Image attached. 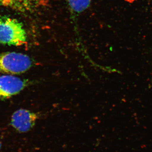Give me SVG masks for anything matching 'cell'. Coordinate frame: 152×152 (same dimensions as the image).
<instances>
[{"instance_id":"4","label":"cell","mask_w":152,"mask_h":152,"mask_svg":"<svg viewBox=\"0 0 152 152\" xmlns=\"http://www.w3.org/2000/svg\"><path fill=\"white\" fill-rule=\"evenodd\" d=\"M28 82L12 75L0 76V99H7L20 92Z\"/></svg>"},{"instance_id":"6","label":"cell","mask_w":152,"mask_h":152,"mask_svg":"<svg viewBox=\"0 0 152 152\" xmlns=\"http://www.w3.org/2000/svg\"><path fill=\"white\" fill-rule=\"evenodd\" d=\"M72 13L76 15L84 12L91 5V0H65Z\"/></svg>"},{"instance_id":"3","label":"cell","mask_w":152,"mask_h":152,"mask_svg":"<svg viewBox=\"0 0 152 152\" xmlns=\"http://www.w3.org/2000/svg\"><path fill=\"white\" fill-rule=\"evenodd\" d=\"M40 115L26 109H20L12 114L11 120L12 126L19 133L28 132L35 126Z\"/></svg>"},{"instance_id":"5","label":"cell","mask_w":152,"mask_h":152,"mask_svg":"<svg viewBox=\"0 0 152 152\" xmlns=\"http://www.w3.org/2000/svg\"><path fill=\"white\" fill-rule=\"evenodd\" d=\"M45 5V0H0V6L23 13L34 12Z\"/></svg>"},{"instance_id":"2","label":"cell","mask_w":152,"mask_h":152,"mask_svg":"<svg viewBox=\"0 0 152 152\" xmlns=\"http://www.w3.org/2000/svg\"><path fill=\"white\" fill-rule=\"evenodd\" d=\"M34 61L28 55L7 52L0 53V73L16 75L23 73L34 65Z\"/></svg>"},{"instance_id":"1","label":"cell","mask_w":152,"mask_h":152,"mask_svg":"<svg viewBox=\"0 0 152 152\" xmlns=\"http://www.w3.org/2000/svg\"><path fill=\"white\" fill-rule=\"evenodd\" d=\"M26 41V33L20 22L12 18L0 17L1 43L21 46Z\"/></svg>"},{"instance_id":"7","label":"cell","mask_w":152,"mask_h":152,"mask_svg":"<svg viewBox=\"0 0 152 152\" xmlns=\"http://www.w3.org/2000/svg\"><path fill=\"white\" fill-rule=\"evenodd\" d=\"M2 146V144L1 142V141H0V150L1 149V148Z\"/></svg>"}]
</instances>
